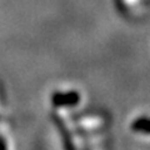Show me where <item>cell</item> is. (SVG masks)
<instances>
[{"mask_svg": "<svg viewBox=\"0 0 150 150\" xmlns=\"http://www.w3.org/2000/svg\"><path fill=\"white\" fill-rule=\"evenodd\" d=\"M80 101V95L76 91L58 93L53 96V103L55 106H74Z\"/></svg>", "mask_w": 150, "mask_h": 150, "instance_id": "6da1fadb", "label": "cell"}, {"mask_svg": "<svg viewBox=\"0 0 150 150\" xmlns=\"http://www.w3.org/2000/svg\"><path fill=\"white\" fill-rule=\"evenodd\" d=\"M131 129L135 133L150 135V118L149 116H139L131 123Z\"/></svg>", "mask_w": 150, "mask_h": 150, "instance_id": "7a4b0ae2", "label": "cell"}, {"mask_svg": "<svg viewBox=\"0 0 150 150\" xmlns=\"http://www.w3.org/2000/svg\"><path fill=\"white\" fill-rule=\"evenodd\" d=\"M55 123H56V125H58L59 133H60V135H62V138H63V144H64L65 150H75V146H74V144L71 142V137H70L69 131H68L67 128H65V125L62 121V119H56Z\"/></svg>", "mask_w": 150, "mask_h": 150, "instance_id": "3957f363", "label": "cell"}]
</instances>
